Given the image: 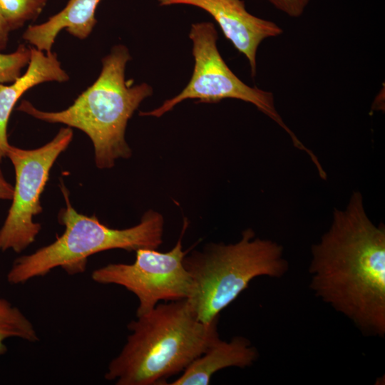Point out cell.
Instances as JSON below:
<instances>
[{"label":"cell","mask_w":385,"mask_h":385,"mask_svg":"<svg viewBox=\"0 0 385 385\" xmlns=\"http://www.w3.org/2000/svg\"><path fill=\"white\" fill-rule=\"evenodd\" d=\"M310 288L364 334H385V227L367 215L354 192L336 209L329 229L312 245Z\"/></svg>","instance_id":"obj_1"},{"label":"cell","mask_w":385,"mask_h":385,"mask_svg":"<svg viewBox=\"0 0 385 385\" xmlns=\"http://www.w3.org/2000/svg\"><path fill=\"white\" fill-rule=\"evenodd\" d=\"M218 319L199 321L187 299L158 304L128 324L131 334L109 363L106 379L117 385L166 384L219 337Z\"/></svg>","instance_id":"obj_2"},{"label":"cell","mask_w":385,"mask_h":385,"mask_svg":"<svg viewBox=\"0 0 385 385\" xmlns=\"http://www.w3.org/2000/svg\"><path fill=\"white\" fill-rule=\"evenodd\" d=\"M130 58L125 46L114 47L103 59L97 80L66 110L42 111L27 101L17 109L46 122L63 123L83 131L93 143L97 167L111 168L116 160L131 156L125 139L128 121L140 103L153 94L148 84L132 86L125 81V69Z\"/></svg>","instance_id":"obj_3"},{"label":"cell","mask_w":385,"mask_h":385,"mask_svg":"<svg viewBox=\"0 0 385 385\" xmlns=\"http://www.w3.org/2000/svg\"><path fill=\"white\" fill-rule=\"evenodd\" d=\"M189 253V252H188ZM183 265L194 284L188 302L196 318L210 324L249 286L255 277L279 278L289 269L282 247L257 237L251 228L235 243H208L192 250Z\"/></svg>","instance_id":"obj_4"},{"label":"cell","mask_w":385,"mask_h":385,"mask_svg":"<svg viewBox=\"0 0 385 385\" xmlns=\"http://www.w3.org/2000/svg\"><path fill=\"white\" fill-rule=\"evenodd\" d=\"M61 190L66 207L59 212L58 220L64 232L51 244L16 259L6 275L10 284L25 283L57 267L70 275L81 274L88 258L98 252L113 249L135 252L141 248L157 249L162 244L164 219L158 212L147 211L133 227L111 228L95 215L86 216L76 211L67 190L64 186Z\"/></svg>","instance_id":"obj_5"},{"label":"cell","mask_w":385,"mask_h":385,"mask_svg":"<svg viewBox=\"0 0 385 385\" xmlns=\"http://www.w3.org/2000/svg\"><path fill=\"white\" fill-rule=\"evenodd\" d=\"M189 37L192 42L195 58L194 70L189 83L178 95L150 111L140 112V115L159 118L188 99H196L201 103H217L225 98L238 99L253 104L288 134L295 148L304 151L309 157L313 156L312 151L303 145L278 113L274 94L249 86L228 67L218 51V35L212 23L192 24Z\"/></svg>","instance_id":"obj_6"},{"label":"cell","mask_w":385,"mask_h":385,"mask_svg":"<svg viewBox=\"0 0 385 385\" xmlns=\"http://www.w3.org/2000/svg\"><path fill=\"white\" fill-rule=\"evenodd\" d=\"M73 131L62 128L46 145L32 150L9 145L6 157L15 171L12 203L0 229V250L19 253L32 244L41 228L34 217L41 212L40 197L51 168L70 144Z\"/></svg>","instance_id":"obj_7"},{"label":"cell","mask_w":385,"mask_h":385,"mask_svg":"<svg viewBox=\"0 0 385 385\" xmlns=\"http://www.w3.org/2000/svg\"><path fill=\"white\" fill-rule=\"evenodd\" d=\"M188 225L185 220L180 235L170 251L139 249L133 263L108 264L95 270L92 279L100 284L120 285L133 293L139 302L136 317L149 312L160 301L190 299L194 284L183 262L190 250L184 251L182 244Z\"/></svg>","instance_id":"obj_8"},{"label":"cell","mask_w":385,"mask_h":385,"mask_svg":"<svg viewBox=\"0 0 385 385\" xmlns=\"http://www.w3.org/2000/svg\"><path fill=\"white\" fill-rule=\"evenodd\" d=\"M159 5H190L208 13L226 38L247 59L252 77L257 73V53L266 38L277 37L283 29L276 23L247 11L242 0H158Z\"/></svg>","instance_id":"obj_9"},{"label":"cell","mask_w":385,"mask_h":385,"mask_svg":"<svg viewBox=\"0 0 385 385\" xmlns=\"http://www.w3.org/2000/svg\"><path fill=\"white\" fill-rule=\"evenodd\" d=\"M257 349L250 340L236 336L230 341L217 337L206 351L195 359L170 385H207L212 376L227 367L246 368L257 359Z\"/></svg>","instance_id":"obj_10"},{"label":"cell","mask_w":385,"mask_h":385,"mask_svg":"<svg viewBox=\"0 0 385 385\" xmlns=\"http://www.w3.org/2000/svg\"><path fill=\"white\" fill-rule=\"evenodd\" d=\"M68 79L56 53L31 48V58L26 73L12 84H0V162L6 157L10 144L7 138V124L10 114L20 97L31 87L46 81L63 82Z\"/></svg>","instance_id":"obj_11"},{"label":"cell","mask_w":385,"mask_h":385,"mask_svg":"<svg viewBox=\"0 0 385 385\" xmlns=\"http://www.w3.org/2000/svg\"><path fill=\"white\" fill-rule=\"evenodd\" d=\"M101 0H69L66 7L46 22L30 26L24 39L41 51L50 53L59 31L66 29L71 34L86 38L96 24V10Z\"/></svg>","instance_id":"obj_12"},{"label":"cell","mask_w":385,"mask_h":385,"mask_svg":"<svg viewBox=\"0 0 385 385\" xmlns=\"http://www.w3.org/2000/svg\"><path fill=\"white\" fill-rule=\"evenodd\" d=\"M9 338H19L29 342L38 341L31 321L17 307L0 297V356L7 351L4 342Z\"/></svg>","instance_id":"obj_13"},{"label":"cell","mask_w":385,"mask_h":385,"mask_svg":"<svg viewBox=\"0 0 385 385\" xmlns=\"http://www.w3.org/2000/svg\"><path fill=\"white\" fill-rule=\"evenodd\" d=\"M48 0H0V14L10 30L21 27L36 18Z\"/></svg>","instance_id":"obj_14"},{"label":"cell","mask_w":385,"mask_h":385,"mask_svg":"<svg viewBox=\"0 0 385 385\" xmlns=\"http://www.w3.org/2000/svg\"><path fill=\"white\" fill-rule=\"evenodd\" d=\"M31 49L21 44L14 53H0V84L14 82L21 76V71L29 64Z\"/></svg>","instance_id":"obj_15"},{"label":"cell","mask_w":385,"mask_h":385,"mask_svg":"<svg viewBox=\"0 0 385 385\" xmlns=\"http://www.w3.org/2000/svg\"><path fill=\"white\" fill-rule=\"evenodd\" d=\"M277 10L290 17L302 16L309 0H266Z\"/></svg>","instance_id":"obj_16"},{"label":"cell","mask_w":385,"mask_h":385,"mask_svg":"<svg viewBox=\"0 0 385 385\" xmlns=\"http://www.w3.org/2000/svg\"><path fill=\"white\" fill-rule=\"evenodd\" d=\"M14 187L3 176L0 170V200H11Z\"/></svg>","instance_id":"obj_17"},{"label":"cell","mask_w":385,"mask_h":385,"mask_svg":"<svg viewBox=\"0 0 385 385\" xmlns=\"http://www.w3.org/2000/svg\"><path fill=\"white\" fill-rule=\"evenodd\" d=\"M10 31L8 24L0 14V50L5 48Z\"/></svg>","instance_id":"obj_18"}]
</instances>
